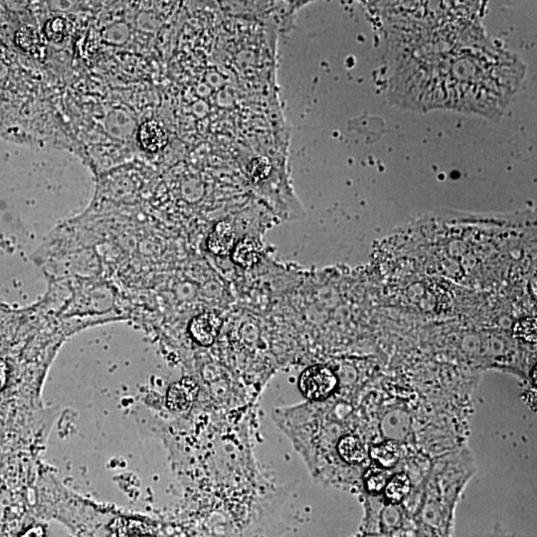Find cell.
Listing matches in <instances>:
<instances>
[{"label": "cell", "mask_w": 537, "mask_h": 537, "mask_svg": "<svg viewBox=\"0 0 537 537\" xmlns=\"http://www.w3.org/2000/svg\"><path fill=\"white\" fill-rule=\"evenodd\" d=\"M337 384L336 376L326 366H316L306 369L299 377L302 393L312 400H322L331 395Z\"/></svg>", "instance_id": "cell-1"}, {"label": "cell", "mask_w": 537, "mask_h": 537, "mask_svg": "<svg viewBox=\"0 0 537 537\" xmlns=\"http://www.w3.org/2000/svg\"><path fill=\"white\" fill-rule=\"evenodd\" d=\"M198 394V386L191 378H184L169 387L166 405L171 410L184 412L191 408Z\"/></svg>", "instance_id": "cell-2"}, {"label": "cell", "mask_w": 537, "mask_h": 537, "mask_svg": "<svg viewBox=\"0 0 537 537\" xmlns=\"http://www.w3.org/2000/svg\"><path fill=\"white\" fill-rule=\"evenodd\" d=\"M222 319L218 314L204 313L192 319L189 331L196 341L203 346H211L218 336Z\"/></svg>", "instance_id": "cell-3"}, {"label": "cell", "mask_w": 537, "mask_h": 537, "mask_svg": "<svg viewBox=\"0 0 537 537\" xmlns=\"http://www.w3.org/2000/svg\"><path fill=\"white\" fill-rule=\"evenodd\" d=\"M137 137L142 149L149 152L161 151L169 142L166 127L154 119L144 122L139 127Z\"/></svg>", "instance_id": "cell-4"}, {"label": "cell", "mask_w": 537, "mask_h": 537, "mask_svg": "<svg viewBox=\"0 0 537 537\" xmlns=\"http://www.w3.org/2000/svg\"><path fill=\"white\" fill-rule=\"evenodd\" d=\"M207 247L211 253L218 256H227L235 247V231L227 221L219 222L207 240Z\"/></svg>", "instance_id": "cell-5"}, {"label": "cell", "mask_w": 537, "mask_h": 537, "mask_svg": "<svg viewBox=\"0 0 537 537\" xmlns=\"http://www.w3.org/2000/svg\"><path fill=\"white\" fill-rule=\"evenodd\" d=\"M110 537H156L146 523L137 519H114L109 526Z\"/></svg>", "instance_id": "cell-6"}, {"label": "cell", "mask_w": 537, "mask_h": 537, "mask_svg": "<svg viewBox=\"0 0 537 537\" xmlns=\"http://www.w3.org/2000/svg\"><path fill=\"white\" fill-rule=\"evenodd\" d=\"M232 252L235 263L244 268H250L261 259L262 246L256 240L246 238L237 243Z\"/></svg>", "instance_id": "cell-7"}, {"label": "cell", "mask_w": 537, "mask_h": 537, "mask_svg": "<svg viewBox=\"0 0 537 537\" xmlns=\"http://www.w3.org/2000/svg\"><path fill=\"white\" fill-rule=\"evenodd\" d=\"M15 41L17 45L37 57H43L45 52V42L42 39L41 35L32 26H22L17 30L15 34Z\"/></svg>", "instance_id": "cell-8"}, {"label": "cell", "mask_w": 537, "mask_h": 537, "mask_svg": "<svg viewBox=\"0 0 537 537\" xmlns=\"http://www.w3.org/2000/svg\"><path fill=\"white\" fill-rule=\"evenodd\" d=\"M339 454L346 463L356 464L361 463L366 457V448L358 437H344L339 444Z\"/></svg>", "instance_id": "cell-9"}, {"label": "cell", "mask_w": 537, "mask_h": 537, "mask_svg": "<svg viewBox=\"0 0 537 537\" xmlns=\"http://www.w3.org/2000/svg\"><path fill=\"white\" fill-rule=\"evenodd\" d=\"M371 456L382 468L390 469L398 462L400 452L395 442L386 441L372 447Z\"/></svg>", "instance_id": "cell-10"}, {"label": "cell", "mask_w": 537, "mask_h": 537, "mask_svg": "<svg viewBox=\"0 0 537 537\" xmlns=\"http://www.w3.org/2000/svg\"><path fill=\"white\" fill-rule=\"evenodd\" d=\"M411 489L410 479L405 474H398L387 483L386 496L392 504H398L405 498Z\"/></svg>", "instance_id": "cell-11"}, {"label": "cell", "mask_w": 537, "mask_h": 537, "mask_svg": "<svg viewBox=\"0 0 537 537\" xmlns=\"http://www.w3.org/2000/svg\"><path fill=\"white\" fill-rule=\"evenodd\" d=\"M68 21L63 17H55L48 20L44 26V34L46 38L55 43L63 42L69 35Z\"/></svg>", "instance_id": "cell-12"}, {"label": "cell", "mask_w": 537, "mask_h": 537, "mask_svg": "<svg viewBox=\"0 0 537 537\" xmlns=\"http://www.w3.org/2000/svg\"><path fill=\"white\" fill-rule=\"evenodd\" d=\"M389 473L386 469H379L377 467L371 468L364 476V483L367 491L373 494H379L382 489H386L388 483Z\"/></svg>", "instance_id": "cell-13"}, {"label": "cell", "mask_w": 537, "mask_h": 537, "mask_svg": "<svg viewBox=\"0 0 537 537\" xmlns=\"http://www.w3.org/2000/svg\"><path fill=\"white\" fill-rule=\"evenodd\" d=\"M272 171V162L268 157L259 156L250 162L247 174L252 181L258 182L267 179Z\"/></svg>", "instance_id": "cell-14"}, {"label": "cell", "mask_w": 537, "mask_h": 537, "mask_svg": "<svg viewBox=\"0 0 537 537\" xmlns=\"http://www.w3.org/2000/svg\"><path fill=\"white\" fill-rule=\"evenodd\" d=\"M18 537H45V531L43 526H31Z\"/></svg>", "instance_id": "cell-15"}, {"label": "cell", "mask_w": 537, "mask_h": 537, "mask_svg": "<svg viewBox=\"0 0 537 537\" xmlns=\"http://www.w3.org/2000/svg\"><path fill=\"white\" fill-rule=\"evenodd\" d=\"M7 376H9V368L4 361L0 359V391L6 386Z\"/></svg>", "instance_id": "cell-16"}]
</instances>
